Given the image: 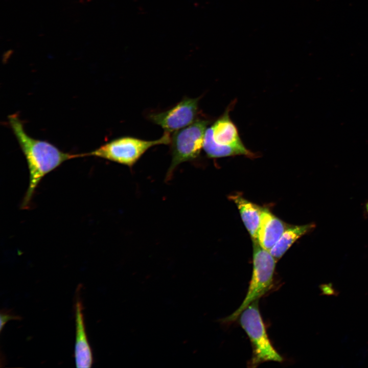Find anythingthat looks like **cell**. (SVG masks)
Wrapping results in <instances>:
<instances>
[{"label":"cell","instance_id":"1","mask_svg":"<svg viewBox=\"0 0 368 368\" xmlns=\"http://www.w3.org/2000/svg\"><path fill=\"white\" fill-rule=\"evenodd\" d=\"M10 126L26 157L29 183L21 208L28 209L35 189L42 178L66 160L86 156V153L72 154L61 151L53 144L29 136L16 114L8 117Z\"/></svg>","mask_w":368,"mask_h":368},{"label":"cell","instance_id":"2","mask_svg":"<svg viewBox=\"0 0 368 368\" xmlns=\"http://www.w3.org/2000/svg\"><path fill=\"white\" fill-rule=\"evenodd\" d=\"M258 303L259 300L252 302L241 312L238 318L251 344L252 354L248 363L250 367H257L266 361L281 362L283 360L268 337Z\"/></svg>","mask_w":368,"mask_h":368},{"label":"cell","instance_id":"3","mask_svg":"<svg viewBox=\"0 0 368 368\" xmlns=\"http://www.w3.org/2000/svg\"><path fill=\"white\" fill-rule=\"evenodd\" d=\"M229 109L207 128L203 149L209 157L218 158L237 155L254 157V154L243 145L236 126L229 116Z\"/></svg>","mask_w":368,"mask_h":368},{"label":"cell","instance_id":"4","mask_svg":"<svg viewBox=\"0 0 368 368\" xmlns=\"http://www.w3.org/2000/svg\"><path fill=\"white\" fill-rule=\"evenodd\" d=\"M277 260L268 250L253 240V269L251 280L242 304L230 315L225 317V323L236 320L241 312L250 304L259 299L271 286Z\"/></svg>","mask_w":368,"mask_h":368},{"label":"cell","instance_id":"5","mask_svg":"<svg viewBox=\"0 0 368 368\" xmlns=\"http://www.w3.org/2000/svg\"><path fill=\"white\" fill-rule=\"evenodd\" d=\"M170 133L165 132L159 139L146 141L132 136L113 139L96 149L86 153L132 167L149 149L171 143Z\"/></svg>","mask_w":368,"mask_h":368},{"label":"cell","instance_id":"6","mask_svg":"<svg viewBox=\"0 0 368 368\" xmlns=\"http://www.w3.org/2000/svg\"><path fill=\"white\" fill-rule=\"evenodd\" d=\"M209 123L206 120L197 119L188 126L174 132L171 140L172 160L166 180L171 178L179 164L192 160L199 156L203 148Z\"/></svg>","mask_w":368,"mask_h":368},{"label":"cell","instance_id":"7","mask_svg":"<svg viewBox=\"0 0 368 368\" xmlns=\"http://www.w3.org/2000/svg\"><path fill=\"white\" fill-rule=\"evenodd\" d=\"M199 100V98H185L171 109L152 113L148 118L152 122L160 126L165 132H175L196 120Z\"/></svg>","mask_w":368,"mask_h":368},{"label":"cell","instance_id":"8","mask_svg":"<svg viewBox=\"0 0 368 368\" xmlns=\"http://www.w3.org/2000/svg\"><path fill=\"white\" fill-rule=\"evenodd\" d=\"M82 285L79 284L74 297L75 321V344L74 358L76 367L88 368L93 363L92 351L88 341L83 314V305L81 298Z\"/></svg>","mask_w":368,"mask_h":368},{"label":"cell","instance_id":"9","mask_svg":"<svg viewBox=\"0 0 368 368\" xmlns=\"http://www.w3.org/2000/svg\"><path fill=\"white\" fill-rule=\"evenodd\" d=\"M286 228L285 224L281 220L269 210L262 208L256 240L264 248L270 250L277 242Z\"/></svg>","mask_w":368,"mask_h":368},{"label":"cell","instance_id":"10","mask_svg":"<svg viewBox=\"0 0 368 368\" xmlns=\"http://www.w3.org/2000/svg\"><path fill=\"white\" fill-rule=\"evenodd\" d=\"M237 205L242 220L252 240H257L262 208L238 194L229 196Z\"/></svg>","mask_w":368,"mask_h":368},{"label":"cell","instance_id":"11","mask_svg":"<svg viewBox=\"0 0 368 368\" xmlns=\"http://www.w3.org/2000/svg\"><path fill=\"white\" fill-rule=\"evenodd\" d=\"M315 226L314 223H310L286 227L277 242L269 250L270 252L276 260L280 259L297 239L313 230Z\"/></svg>","mask_w":368,"mask_h":368},{"label":"cell","instance_id":"12","mask_svg":"<svg viewBox=\"0 0 368 368\" xmlns=\"http://www.w3.org/2000/svg\"><path fill=\"white\" fill-rule=\"evenodd\" d=\"M1 318V332H2L4 327L7 322L11 320H20L21 317L18 315L13 314L11 311L2 310L0 314Z\"/></svg>","mask_w":368,"mask_h":368},{"label":"cell","instance_id":"13","mask_svg":"<svg viewBox=\"0 0 368 368\" xmlns=\"http://www.w3.org/2000/svg\"><path fill=\"white\" fill-rule=\"evenodd\" d=\"M365 210L366 213L368 214V201L365 204Z\"/></svg>","mask_w":368,"mask_h":368}]
</instances>
